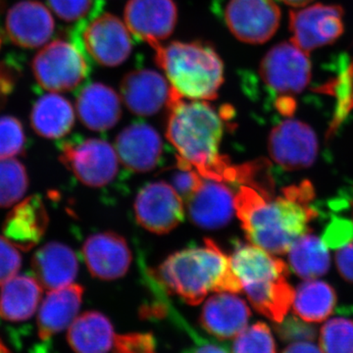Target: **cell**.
Segmentation results:
<instances>
[{
	"label": "cell",
	"mask_w": 353,
	"mask_h": 353,
	"mask_svg": "<svg viewBox=\"0 0 353 353\" xmlns=\"http://www.w3.org/2000/svg\"><path fill=\"white\" fill-rule=\"evenodd\" d=\"M283 196L267 197L252 188L241 185L234 196L236 212L246 239L272 254H285L296 239L308 231L317 217L311 208L314 187L305 180L289 185Z\"/></svg>",
	"instance_id": "1"
},
{
	"label": "cell",
	"mask_w": 353,
	"mask_h": 353,
	"mask_svg": "<svg viewBox=\"0 0 353 353\" xmlns=\"http://www.w3.org/2000/svg\"><path fill=\"white\" fill-rule=\"evenodd\" d=\"M166 137L179 155L176 159L189 165L208 180L234 183L236 165L221 154L224 117L205 101H185L171 88Z\"/></svg>",
	"instance_id": "2"
},
{
	"label": "cell",
	"mask_w": 353,
	"mask_h": 353,
	"mask_svg": "<svg viewBox=\"0 0 353 353\" xmlns=\"http://www.w3.org/2000/svg\"><path fill=\"white\" fill-rule=\"evenodd\" d=\"M157 281L165 292L178 294L190 305L201 303L210 292L239 294L243 290L231 259L209 239L203 246L170 255L158 268Z\"/></svg>",
	"instance_id": "3"
},
{
	"label": "cell",
	"mask_w": 353,
	"mask_h": 353,
	"mask_svg": "<svg viewBox=\"0 0 353 353\" xmlns=\"http://www.w3.org/2000/svg\"><path fill=\"white\" fill-rule=\"evenodd\" d=\"M172 90L192 101H214L224 83V63L214 48L194 41H171L153 48Z\"/></svg>",
	"instance_id": "4"
},
{
	"label": "cell",
	"mask_w": 353,
	"mask_h": 353,
	"mask_svg": "<svg viewBox=\"0 0 353 353\" xmlns=\"http://www.w3.org/2000/svg\"><path fill=\"white\" fill-rule=\"evenodd\" d=\"M32 70L39 87L50 92L75 90L87 80L90 71L82 48L63 39L43 46L32 59Z\"/></svg>",
	"instance_id": "5"
},
{
	"label": "cell",
	"mask_w": 353,
	"mask_h": 353,
	"mask_svg": "<svg viewBox=\"0 0 353 353\" xmlns=\"http://www.w3.org/2000/svg\"><path fill=\"white\" fill-rule=\"evenodd\" d=\"M60 160L88 187H104L117 175V154L113 146L103 139L66 141L62 145Z\"/></svg>",
	"instance_id": "6"
},
{
	"label": "cell",
	"mask_w": 353,
	"mask_h": 353,
	"mask_svg": "<svg viewBox=\"0 0 353 353\" xmlns=\"http://www.w3.org/2000/svg\"><path fill=\"white\" fill-rule=\"evenodd\" d=\"M259 75L267 87L281 95L301 94L312 77L308 53L292 41L278 43L262 58Z\"/></svg>",
	"instance_id": "7"
},
{
	"label": "cell",
	"mask_w": 353,
	"mask_h": 353,
	"mask_svg": "<svg viewBox=\"0 0 353 353\" xmlns=\"http://www.w3.org/2000/svg\"><path fill=\"white\" fill-rule=\"evenodd\" d=\"M345 10L338 4H313L290 11V41L305 52L336 43L345 32Z\"/></svg>",
	"instance_id": "8"
},
{
	"label": "cell",
	"mask_w": 353,
	"mask_h": 353,
	"mask_svg": "<svg viewBox=\"0 0 353 353\" xmlns=\"http://www.w3.org/2000/svg\"><path fill=\"white\" fill-rule=\"evenodd\" d=\"M78 44L97 63L106 67L124 63L132 50L131 32L125 23L110 13L88 21L81 28Z\"/></svg>",
	"instance_id": "9"
},
{
	"label": "cell",
	"mask_w": 353,
	"mask_h": 353,
	"mask_svg": "<svg viewBox=\"0 0 353 353\" xmlns=\"http://www.w3.org/2000/svg\"><path fill=\"white\" fill-rule=\"evenodd\" d=\"M280 7L274 0H229L224 11L228 29L243 43L270 41L281 24Z\"/></svg>",
	"instance_id": "10"
},
{
	"label": "cell",
	"mask_w": 353,
	"mask_h": 353,
	"mask_svg": "<svg viewBox=\"0 0 353 353\" xmlns=\"http://www.w3.org/2000/svg\"><path fill=\"white\" fill-rule=\"evenodd\" d=\"M268 150L272 159L289 171L312 166L317 159V134L309 125L288 119L274 127L269 134Z\"/></svg>",
	"instance_id": "11"
},
{
	"label": "cell",
	"mask_w": 353,
	"mask_h": 353,
	"mask_svg": "<svg viewBox=\"0 0 353 353\" xmlns=\"http://www.w3.org/2000/svg\"><path fill=\"white\" fill-rule=\"evenodd\" d=\"M134 215L141 227L157 234L169 233L185 217L183 201L171 185L148 183L134 201Z\"/></svg>",
	"instance_id": "12"
},
{
	"label": "cell",
	"mask_w": 353,
	"mask_h": 353,
	"mask_svg": "<svg viewBox=\"0 0 353 353\" xmlns=\"http://www.w3.org/2000/svg\"><path fill=\"white\" fill-rule=\"evenodd\" d=\"M124 19L131 34L153 48L173 34L178 7L173 0H129Z\"/></svg>",
	"instance_id": "13"
},
{
	"label": "cell",
	"mask_w": 353,
	"mask_h": 353,
	"mask_svg": "<svg viewBox=\"0 0 353 353\" xmlns=\"http://www.w3.org/2000/svg\"><path fill=\"white\" fill-rule=\"evenodd\" d=\"M6 32L9 41L26 50L44 46L54 34L52 14L41 2L23 0L14 4L6 18Z\"/></svg>",
	"instance_id": "14"
},
{
	"label": "cell",
	"mask_w": 353,
	"mask_h": 353,
	"mask_svg": "<svg viewBox=\"0 0 353 353\" xmlns=\"http://www.w3.org/2000/svg\"><path fill=\"white\" fill-rule=\"evenodd\" d=\"M83 253L88 271L101 280L123 277L131 266L132 253L127 241L112 232L88 236Z\"/></svg>",
	"instance_id": "15"
},
{
	"label": "cell",
	"mask_w": 353,
	"mask_h": 353,
	"mask_svg": "<svg viewBox=\"0 0 353 353\" xmlns=\"http://www.w3.org/2000/svg\"><path fill=\"white\" fill-rule=\"evenodd\" d=\"M171 85L154 70L141 69L130 72L120 85L121 99L132 113L152 116L168 103Z\"/></svg>",
	"instance_id": "16"
},
{
	"label": "cell",
	"mask_w": 353,
	"mask_h": 353,
	"mask_svg": "<svg viewBox=\"0 0 353 353\" xmlns=\"http://www.w3.org/2000/svg\"><path fill=\"white\" fill-rule=\"evenodd\" d=\"M250 315L248 304L236 294L218 292L204 303L199 324L218 340H231L248 327Z\"/></svg>",
	"instance_id": "17"
},
{
	"label": "cell",
	"mask_w": 353,
	"mask_h": 353,
	"mask_svg": "<svg viewBox=\"0 0 353 353\" xmlns=\"http://www.w3.org/2000/svg\"><path fill=\"white\" fill-rule=\"evenodd\" d=\"M234 196L223 182L204 179L199 189L185 201L190 220L202 229L226 226L236 211Z\"/></svg>",
	"instance_id": "18"
},
{
	"label": "cell",
	"mask_w": 353,
	"mask_h": 353,
	"mask_svg": "<svg viewBox=\"0 0 353 353\" xmlns=\"http://www.w3.org/2000/svg\"><path fill=\"white\" fill-rule=\"evenodd\" d=\"M115 146L122 164L137 173L153 170L163 150L157 130L145 123H134L125 128L116 138Z\"/></svg>",
	"instance_id": "19"
},
{
	"label": "cell",
	"mask_w": 353,
	"mask_h": 353,
	"mask_svg": "<svg viewBox=\"0 0 353 353\" xmlns=\"http://www.w3.org/2000/svg\"><path fill=\"white\" fill-rule=\"evenodd\" d=\"M48 214L43 199L28 197L15 206L3 223L4 238L22 252L39 243L48 226Z\"/></svg>",
	"instance_id": "20"
},
{
	"label": "cell",
	"mask_w": 353,
	"mask_h": 353,
	"mask_svg": "<svg viewBox=\"0 0 353 353\" xmlns=\"http://www.w3.org/2000/svg\"><path fill=\"white\" fill-rule=\"evenodd\" d=\"M76 109L81 122L97 132L110 130L122 116L119 95L102 83H90L82 88L77 97Z\"/></svg>",
	"instance_id": "21"
},
{
	"label": "cell",
	"mask_w": 353,
	"mask_h": 353,
	"mask_svg": "<svg viewBox=\"0 0 353 353\" xmlns=\"http://www.w3.org/2000/svg\"><path fill=\"white\" fill-rule=\"evenodd\" d=\"M32 269L43 289L57 290L75 281L79 270L78 259L68 245L50 243L34 253Z\"/></svg>",
	"instance_id": "22"
},
{
	"label": "cell",
	"mask_w": 353,
	"mask_h": 353,
	"mask_svg": "<svg viewBox=\"0 0 353 353\" xmlns=\"http://www.w3.org/2000/svg\"><path fill=\"white\" fill-rule=\"evenodd\" d=\"M82 285L72 284L50 290L41 303L38 315L39 338L51 336L71 326L82 305Z\"/></svg>",
	"instance_id": "23"
},
{
	"label": "cell",
	"mask_w": 353,
	"mask_h": 353,
	"mask_svg": "<svg viewBox=\"0 0 353 353\" xmlns=\"http://www.w3.org/2000/svg\"><path fill=\"white\" fill-rule=\"evenodd\" d=\"M112 323L97 311L79 316L70 326L67 340L76 353H108L113 347Z\"/></svg>",
	"instance_id": "24"
},
{
	"label": "cell",
	"mask_w": 353,
	"mask_h": 353,
	"mask_svg": "<svg viewBox=\"0 0 353 353\" xmlns=\"http://www.w3.org/2000/svg\"><path fill=\"white\" fill-rule=\"evenodd\" d=\"M75 124V111L68 99L57 92L43 95L32 105L31 125L43 138L55 139L69 134Z\"/></svg>",
	"instance_id": "25"
},
{
	"label": "cell",
	"mask_w": 353,
	"mask_h": 353,
	"mask_svg": "<svg viewBox=\"0 0 353 353\" xmlns=\"http://www.w3.org/2000/svg\"><path fill=\"white\" fill-rule=\"evenodd\" d=\"M287 278L248 283L241 287L257 312L271 321L280 323L289 313L296 294V290L292 289Z\"/></svg>",
	"instance_id": "26"
},
{
	"label": "cell",
	"mask_w": 353,
	"mask_h": 353,
	"mask_svg": "<svg viewBox=\"0 0 353 353\" xmlns=\"http://www.w3.org/2000/svg\"><path fill=\"white\" fill-rule=\"evenodd\" d=\"M43 288L36 278L14 276L0 292V317L8 322H24L36 312Z\"/></svg>",
	"instance_id": "27"
},
{
	"label": "cell",
	"mask_w": 353,
	"mask_h": 353,
	"mask_svg": "<svg viewBox=\"0 0 353 353\" xmlns=\"http://www.w3.org/2000/svg\"><path fill=\"white\" fill-rule=\"evenodd\" d=\"M289 252L290 267L299 277L313 280L328 273L331 266L328 248L315 234L305 233L299 236Z\"/></svg>",
	"instance_id": "28"
},
{
	"label": "cell",
	"mask_w": 353,
	"mask_h": 353,
	"mask_svg": "<svg viewBox=\"0 0 353 353\" xmlns=\"http://www.w3.org/2000/svg\"><path fill=\"white\" fill-rule=\"evenodd\" d=\"M336 290L322 281H307L296 288L294 299V311L303 321H325L336 308Z\"/></svg>",
	"instance_id": "29"
},
{
	"label": "cell",
	"mask_w": 353,
	"mask_h": 353,
	"mask_svg": "<svg viewBox=\"0 0 353 353\" xmlns=\"http://www.w3.org/2000/svg\"><path fill=\"white\" fill-rule=\"evenodd\" d=\"M29 188L24 165L14 158L0 159V208H9L21 201Z\"/></svg>",
	"instance_id": "30"
},
{
	"label": "cell",
	"mask_w": 353,
	"mask_h": 353,
	"mask_svg": "<svg viewBox=\"0 0 353 353\" xmlns=\"http://www.w3.org/2000/svg\"><path fill=\"white\" fill-rule=\"evenodd\" d=\"M320 347L323 353H353V320L336 317L325 323Z\"/></svg>",
	"instance_id": "31"
},
{
	"label": "cell",
	"mask_w": 353,
	"mask_h": 353,
	"mask_svg": "<svg viewBox=\"0 0 353 353\" xmlns=\"http://www.w3.org/2000/svg\"><path fill=\"white\" fill-rule=\"evenodd\" d=\"M232 353H277V347L270 328L257 322L236 336Z\"/></svg>",
	"instance_id": "32"
},
{
	"label": "cell",
	"mask_w": 353,
	"mask_h": 353,
	"mask_svg": "<svg viewBox=\"0 0 353 353\" xmlns=\"http://www.w3.org/2000/svg\"><path fill=\"white\" fill-rule=\"evenodd\" d=\"M26 136L22 123L12 116L0 117V159L22 154Z\"/></svg>",
	"instance_id": "33"
},
{
	"label": "cell",
	"mask_w": 353,
	"mask_h": 353,
	"mask_svg": "<svg viewBox=\"0 0 353 353\" xmlns=\"http://www.w3.org/2000/svg\"><path fill=\"white\" fill-rule=\"evenodd\" d=\"M48 7L67 23L87 22L97 11V0H46Z\"/></svg>",
	"instance_id": "34"
},
{
	"label": "cell",
	"mask_w": 353,
	"mask_h": 353,
	"mask_svg": "<svg viewBox=\"0 0 353 353\" xmlns=\"http://www.w3.org/2000/svg\"><path fill=\"white\" fill-rule=\"evenodd\" d=\"M113 353H157V341L150 333H130L115 336Z\"/></svg>",
	"instance_id": "35"
},
{
	"label": "cell",
	"mask_w": 353,
	"mask_h": 353,
	"mask_svg": "<svg viewBox=\"0 0 353 353\" xmlns=\"http://www.w3.org/2000/svg\"><path fill=\"white\" fill-rule=\"evenodd\" d=\"M279 338L285 343H301V341H313L317 336L314 327L307 322H303L294 316L285 318L282 322L277 323L275 327Z\"/></svg>",
	"instance_id": "36"
},
{
	"label": "cell",
	"mask_w": 353,
	"mask_h": 353,
	"mask_svg": "<svg viewBox=\"0 0 353 353\" xmlns=\"http://www.w3.org/2000/svg\"><path fill=\"white\" fill-rule=\"evenodd\" d=\"M176 170L172 174V187L187 201L201 187L204 178L189 165L176 159Z\"/></svg>",
	"instance_id": "37"
},
{
	"label": "cell",
	"mask_w": 353,
	"mask_h": 353,
	"mask_svg": "<svg viewBox=\"0 0 353 353\" xmlns=\"http://www.w3.org/2000/svg\"><path fill=\"white\" fill-rule=\"evenodd\" d=\"M323 241L329 248H343L353 241V221L333 217L323 234Z\"/></svg>",
	"instance_id": "38"
},
{
	"label": "cell",
	"mask_w": 353,
	"mask_h": 353,
	"mask_svg": "<svg viewBox=\"0 0 353 353\" xmlns=\"http://www.w3.org/2000/svg\"><path fill=\"white\" fill-rule=\"evenodd\" d=\"M21 265L22 257L19 250L4 236H0V285L16 276Z\"/></svg>",
	"instance_id": "39"
},
{
	"label": "cell",
	"mask_w": 353,
	"mask_h": 353,
	"mask_svg": "<svg viewBox=\"0 0 353 353\" xmlns=\"http://www.w3.org/2000/svg\"><path fill=\"white\" fill-rule=\"evenodd\" d=\"M19 69L13 62H0V109L6 106L19 79Z\"/></svg>",
	"instance_id": "40"
},
{
	"label": "cell",
	"mask_w": 353,
	"mask_h": 353,
	"mask_svg": "<svg viewBox=\"0 0 353 353\" xmlns=\"http://www.w3.org/2000/svg\"><path fill=\"white\" fill-rule=\"evenodd\" d=\"M336 262L341 277L353 284V241L338 250Z\"/></svg>",
	"instance_id": "41"
},
{
	"label": "cell",
	"mask_w": 353,
	"mask_h": 353,
	"mask_svg": "<svg viewBox=\"0 0 353 353\" xmlns=\"http://www.w3.org/2000/svg\"><path fill=\"white\" fill-rule=\"evenodd\" d=\"M194 341H196V345L183 350L182 353H230L227 347L215 343H209L201 336H199Z\"/></svg>",
	"instance_id": "42"
},
{
	"label": "cell",
	"mask_w": 353,
	"mask_h": 353,
	"mask_svg": "<svg viewBox=\"0 0 353 353\" xmlns=\"http://www.w3.org/2000/svg\"><path fill=\"white\" fill-rule=\"evenodd\" d=\"M275 106L283 116L290 118L296 112L297 104L292 95H282L276 101Z\"/></svg>",
	"instance_id": "43"
},
{
	"label": "cell",
	"mask_w": 353,
	"mask_h": 353,
	"mask_svg": "<svg viewBox=\"0 0 353 353\" xmlns=\"http://www.w3.org/2000/svg\"><path fill=\"white\" fill-rule=\"evenodd\" d=\"M282 353H323L317 345L311 341H301V343H294L285 347Z\"/></svg>",
	"instance_id": "44"
},
{
	"label": "cell",
	"mask_w": 353,
	"mask_h": 353,
	"mask_svg": "<svg viewBox=\"0 0 353 353\" xmlns=\"http://www.w3.org/2000/svg\"><path fill=\"white\" fill-rule=\"evenodd\" d=\"M280 1L284 2L287 6L294 7V8H301V7H305L310 4L313 0H280Z\"/></svg>",
	"instance_id": "45"
},
{
	"label": "cell",
	"mask_w": 353,
	"mask_h": 353,
	"mask_svg": "<svg viewBox=\"0 0 353 353\" xmlns=\"http://www.w3.org/2000/svg\"><path fill=\"white\" fill-rule=\"evenodd\" d=\"M0 353H10L1 340H0Z\"/></svg>",
	"instance_id": "46"
},
{
	"label": "cell",
	"mask_w": 353,
	"mask_h": 353,
	"mask_svg": "<svg viewBox=\"0 0 353 353\" xmlns=\"http://www.w3.org/2000/svg\"><path fill=\"white\" fill-rule=\"evenodd\" d=\"M352 206H353V203H352ZM352 214H353V210H352Z\"/></svg>",
	"instance_id": "47"
}]
</instances>
